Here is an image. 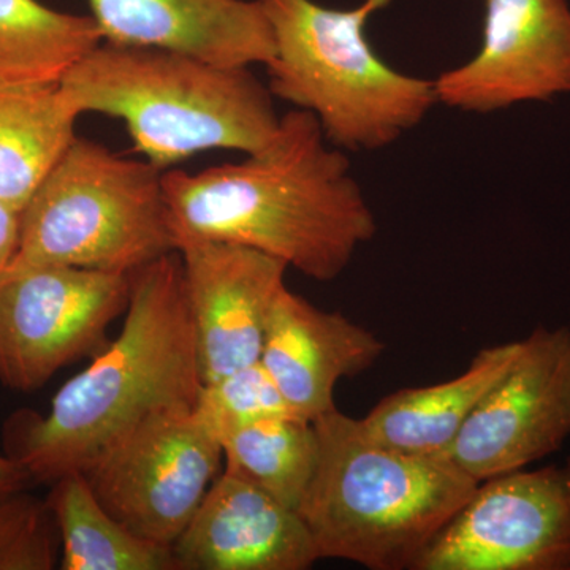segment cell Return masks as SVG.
I'll list each match as a JSON object with an SVG mask.
<instances>
[{"mask_svg":"<svg viewBox=\"0 0 570 570\" xmlns=\"http://www.w3.org/2000/svg\"><path fill=\"white\" fill-rule=\"evenodd\" d=\"M223 445L194 407L141 420L82 469L108 512L135 534L174 546L223 472Z\"/></svg>","mask_w":570,"mask_h":570,"instance_id":"cell-7","label":"cell"},{"mask_svg":"<svg viewBox=\"0 0 570 570\" xmlns=\"http://www.w3.org/2000/svg\"><path fill=\"white\" fill-rule=\"evenodd\" d=\"M202 374L178 250L130 273L119 335L52 396L47 414L18 411L6 453L29 479L81 472L110 442L157 412L195 407Z\"/></svg>","mask_w":570,"mask_h":570,"instance_id":"cell-2","label":"cell"},{"mask_svg":"<svg viewBox=\"0 0 570 570\" xmlns=\"http://www.w3.org/2000/svg\"><path fill=\"white\" fill-rule=\"evenodd\" d=\"M482 41L434 78L438 104L490 115L570 94L569 0H478Z\"/></svg>","mask_w":570,"mask_h":570,"instance_id":"cell-11","label":"cell"},{"mask_svg":"<svg viewBox=\"0 0 570 570\" xmlns=\"http://www.w3.org/2000/svg\"><path fill=\"white\" fill-rule=\"evenodd\" d=\"M61 534L62 570H178L170 546L135 534L100 504L82 472L52 482L47 498Z\"/></svg>","mask_w":570,"mask_h":570,"instance_id":"cell-19","label":"cell"},{"mask_svg":"<svg viewBox=\"0 0 570 570\" xmlns=\"http://www.w3.org/2000/svg\"><path fill=\"white\" fill-rule=\"evenodd\" d=\"M224 471L298 510L316 472L318 438L299 417L258 420L220 439Z\"/></svg>","mask_w":570,"mask_h":570,"instance_id":"cell-20","label":"cell"},{"mask_svg":"<svg viewBox=\"0 0 570 570\" xmlns=\"http://www.w3.org/2000/svg\"><path fill=\"white\" fill-rule=\"evenodd\" d=\"M316 472L298 513L318 557L371 570H414L479 482L445 453L403 452L367 438L337 409L314 420Z\"/></svg>","mask_w":570,"mask_h":570,"instance_id":"cell-3","label":"cell"},{"mask_svg":"<svg viewBox=\"0 0 570 570\" xmlns=\"http://www.w3.org/2000/svg\"><path fill=\"white\" fill-rule=\"evenodd\" d=\"M176 253L164 171L78 138L21 212L10 266H75L130 275Z\"/></svg>","mask_w":570,"mask_h":570,"instance_id":"cell-6","label":"cell"},{"mask_svg":"<svg viewBox=\"0 0 570 570\" xmlns=\"http://www.w3.org/2000/svg\"><path fill=\"white\" fill-rule=\"evenodd\" d=\"M194 411L219 442L258 420L298 417L261 362L202 385Z\"/></svg>","mask_w":570,"mask_h":570,"instance_id":"cell-21","label":"cell"},{"mask_svg":"<svg viewBox=\"0 0 570 570\" xmlns=\"http://www.w3.org/2000/svg\"><path fill=\"white\" fill-rule=\"evenodd\" d=\"M393 0L332 9L316 0H261L275 40L266 63L273 97L311 112L344 153L395 145L436 107L434 81L385 62L367 24Z\"/></svg>","mask_w":570,"mask_h":570,"instance_id":"cell-5","label":"cell"},{"mask_svg":"<svg viewBox=\"0 0 570 570\" xmlns=\"http://www.w3.org/2000/svg\"><path fill=\"white\" fill-rule=\"evenodd\" d=\"M414 570H570V456L479 482Z\"/></svg>","mask_w":570,"mask_h":570,"instance_id":"cell-9","label":"cell"},{"mask_svg":"<svg viewBox=\"0 0 570 570\" xmlns=\"http://www.w3.org/2000/svg\"><path fill=\"white\" fill-rule=\"evenodd\" d=\"M102 41L91 14L0 0V88L58 86Z\"/></svg>","mask_w":570,"mask_h":570,"instance_id":"cell-18","label":"cell"},{"mask_svg":"<svg viewBox=\"0 0 570 570\" xmlns=\"http://www.w3.org/2000/svg\"><path fill=\"white\" fill-rule=\"evenodd\" d=\"M570 438V330L538 326L445 455L482 482L530 466Z\"/></svg>","mask_w":570,"mask_h":570,"instance_id":"cell-10","label":"cell"},{"mask_svg":"<svg viewBox=\"0 0 570 570\" xmlns=\"http://www.w3.org/2000/svg\"><path fill=\"white\" fill-rule=\"evenodd\" d=\"M130 275L75 266H10L0 275V382L33 392L108 344Z\"/></svg>","mask_w":570,"mask_h":570,"instance_id":"cell-8","label":"cell"},{"mask_svg":"<svg viewBox=\"0 0 570 570\" xmlns=\"http://www.w3.org/2000/svg\"><path fill=\"white\" fill-rule=\"evenodd\" d=\"M520 351L521 340L480 348L459 377L392 393L358 419V425L367 438L389 448L425 455L445 453Z\"/></svg>","mask_w":570,"mask_h":570,"instance_id":"cell-16","label":"cell"},{"mask_svg":"<svg viewBox=\"0 0 570 570\" xmlns=\"http://www.w3.org/2000/svg\"><path fill=\"white\" fill-rule=\"evenodd\" d=\"M80 112L58 86L0 88V198L22 212L77 140Z\"/></svg>","mask_w":570,"mask_h":570,"instance_id":"cell-17","label":"cell"},{"mask_svg":"<svg viewBox=\"0 0 570 570\" xmlns=\"http://www.w3.org/2000/svg\"><path fill=\"white\" fill-rule=\"evenodd\" d=\"M178 254L202 382L261 362L266 324L288 266L234 243L184 242Z\"/></svg>","mask_w":570,"mask_h":570,"instance_id":"cell-12","label":"cell"},{"mask_svg":"<svg viewBox=\"0 0 570 570\" xmlns=\"http://www.w3.org/2000/svg\"><path fill=\"white\" fill-rule=\"evenodd\" d=\"M171 550L178 570H306L321 560L298 510L227 471Z\"/></svg>","mask_w":570,"mask_h":570,"instance_id":"cell-13","label":"cell"},{"mask_svg":"<svg viewBox=\"0 0 570 570\" xmlns=\"http://www.w3.org/2000/svg\"><path fill=\"white\" fill-rule=\"evenodd\" d=\"M28 472L11 456L0 455V491L24 489L29 482Z\"/></svg>","mask_w":570,"mask_h":570,"instance_id":"cell-24","label":"cell"},{"mask_svg":"<svg viewBox=\"0 0 570 570\" xmlns=\"http://www.w3.org/2000/svg\"><path fill=\"white\" fill-rule=\"evenodd\" d=\"M59 88L80 115L121 119L135 149L163 171L208 149L261 151L281 126L272 91L250 67L167 48L102 41Z\"/></svg>","mask_w":570,"mask_h":570,"instance_id":"cell-4","label":"cell"},{"mask_svg":"<svg viewBox=\"0 0 570 570\" xmlns=\"http://www.w3.org/2000/svg\"><path fill=\"white\" fill-rule=\"evenodd\" d=\"M164 190L176 250L184 242L234 243L321 283L343 275L377 232L346 153L296 108L261 151L200 174L165 170Z\"/></svg>","mask_w":570,"mask_h":570,"instance_id":"cell-1","label":"cell"},{"mask_svg":"<svg viewBox=\"0 0 570 570\" xmlns=\"http://www.w3.org/2000/svg\"><path fill=\"white\" fill-rule=\"evenodd\" d=\"M104 41L167 48L225 67L275 55L261 0H88Z\"/></svg>","mask_w":570,"mask_h":570,"instance_id":"cell-15","label":"cell"},{"mask_svg":"<svg viewBox=\"0 0 570 570\" xmlns=\"http://www.w3.org/2000/svg\"><path fill=\"white\" fill-rule=\"evenodd\" d=\"M21 213L0 198V275L10 268L20 246Z\"/></svg>","mask_w":570,"mask_h":570,"instance_id":"cell-23","label":"cell"},{"mask_svg":"<svg viewBox=\"0 0 570 570\" xmlns=\"http://www.w3.org/2000/svg\"><path fill=\"white\" fill-rule=\"evenodd\" d=\"M59 562L61 534L47 499L0 491V570H52Z\"/></svg>","mask_w":570,"mask_h":570,"instance_id":"cell-22","label":"cell"},{"mask_svg":"<svg viewBox=\"0 0 570 570\" xmlns=\"http://www.w3.org/2000/svg\"><path fill=\"white\" fill-rule=\"evenodd\" d=\"M384 352V341L365 326L285 285L266 324L261 363L292 411L314 422L336 407L337 382L365 373Z\"/></svg>","mask_w":570,"mask_h":570,"instance_id":"cell-14","label":"cell"}]
</instances>
